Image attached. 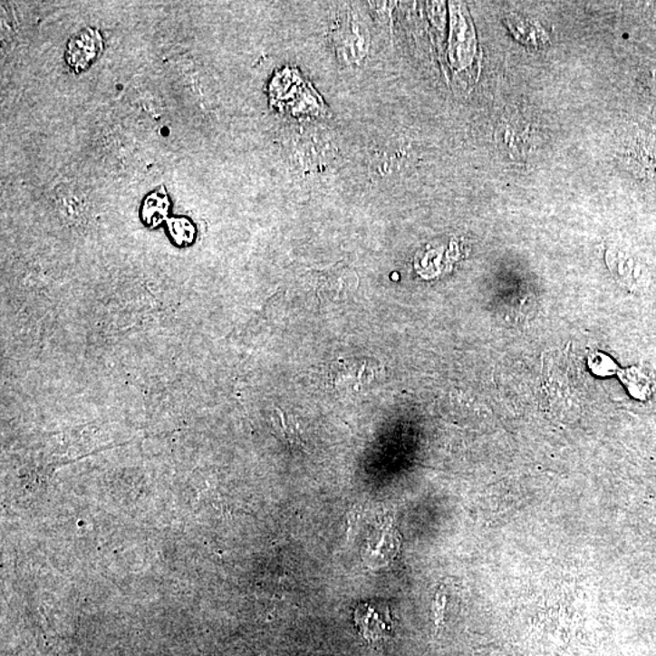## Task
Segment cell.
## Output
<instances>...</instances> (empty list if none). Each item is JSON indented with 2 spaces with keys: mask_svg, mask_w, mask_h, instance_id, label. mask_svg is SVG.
Listing matches in <instances>:
<instances>
[{
  "mask_svg": "<svg viewBox=\"0 0 656 656\" xmlns=\"http://www.w3.org/2000/svg\"><path fill=\"white\" fill-rule=\"evenodd\" d=\"M103 52V38L98 28L85 27L70 38L65 62L74 73L84 72Z\"/></svg>",
  "mask_w": 656,
  "mask_h": 656,
  "instance_id": "obj_1",
  "label": "cell"
},
{
  "mask_svg": "<svg viewBox=\"0 0 656 656\" xmlns=\"http://www.w3.org/2000/svg\"><path fill=\"white\" fill-rule=\"evenodd\" d=\"M355 625L370 643L384 640L391 631L390 611L383 605L360 604L355 611Z\"/></svg>",
  "mask_w": 656,
  "mask_h": 656,
  "instance_id": "obj_2",
  "label": "cell"
},
{
  "mask_svg": "<svg viewBox=\"0 0 656 656\" xmlns=\"http://www.w3.org/2000/svg\"><path fill=\"white\" fill-rule=\"evenodd\" d=\"M172 207V202L167 192L166 188H159L152 192H150L146 196L144 202H142L140 217L141 222L146 227L155 229V227L160 226L164 220L169 219V210Z\"/></svg>",
  "mask_w": 656,
  "mask_h": 656,
  "instance_id": "obj_3",
  "label": "cell"
},
{
  "mask_svg": "<svg viewBox=\"0 0 656 656\" xmlns=\"http://www.w3.org/2000/svg\"><path fill=\"white\" fill-rule=\"evenodd\" d=\"M347 275V271L328 270L315 271L312 279L315 284L316 292L319 295H324L326 299L337 302L342 298V294L347 292V286L343 284V280Z\"/></svg>",
  "mask_w": 656,
  "mask_h": 656,
  "instance_id": "obj_4",
  "label": "cell"
},
{
  "mask_svg": "<svg viewBox=\"0 0 656 656\" xmlns=\"http://www.w3.org/2000/svg\"><path fill=\"white\" fill-rule=\"evenodd\" d=\"M170 238L178 247H188L196 240V227L185 217H172L167 220Z\"/></svg>",
  "mask_w": 656,
  "mask_h": 656,
  "instance_id": "obj_5",
  "label": "cell"
},
{
  "mask_svg": "<svg viewBox=\"0 0 656 656\" xmlns=\"http://www.w3.org/2000/svg\"><path fill=\"white\" fill-rule=\"evenodd\" d=\"M445 607H447V593L443 588H440L435 594L433 604H431V612H433L434 622L437 627H439L444 622Z\"/></svg>",
  "mask_w": 656,
  "mask_h": 656,
  "instance_id": "obj_6",
  "label": "cell"
}]
</instances>
